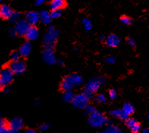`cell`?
Segmentation results:
<instances>
[{
  "instance_id": "cell-1",
  "label": "cell",
  "mask_w": 149,
  "mask_h": 133,
  "mask_svg": "<svg viewBox=\"0 0 149 133\" xmlns=\"http://www.w3.org/2000/svg\"><path fill=\"white\" fill-rule=\"evenodd\" d=\"M107 118L104 116L102 113L96 110L92 114L89 115V118H88V123L90 125L93 127H103V126L108 124Z\"/></svg>"
},
{
  "instance_id": "cell-2",
  "label": "cell",
  "mask_w": 149,
  "mask_h": 133,
  "mask_svg": "<svg viewBox=\"0 0 149 133\" xmlns=\"http://www.w3.org/2000/svg\"><path fill=\"white\" fill-rule=\"evenodd\" d=\"M107 80L104 77H94L92 78L91 79H90L87 84L85 85V89L86 90L90 91L91 92H92L93 93H94L95 92L98 91V90L99 89L102 85H104L106 83Z\"/></svg>"
},
{
  "instance_id": "cell-3",
  "label": "cell",
  "mask_w": 149,
  "mask_h": 133,
  "mask_svg": "<svg viewBox=\"0 0 149 133\" xmlns=\"http://www.w3.org/2000/svg\"><path fill=\"white\" fill-rule=\"evenodd\" d=\"M43 59L46 63L49 65H53L57 63V57L54 51V46L44 45V49L43 51Z\"/></svg>"
},
{
  "instance_id": "cell-4",
  "label": "cell",
  "mask_w": 149,
  "mask_h": 133,
  "mask_svg": "<svg viewBox=\"0 0 149 133\" xmlns=\"http://www.w3.org/2000/svg\"><path fill=\"white\" fill-rule=\"evenodd\" d=\"M59 32L57 29L53 26H50L49 30L45 33L43 36V43L46 46H54L55 42L57 41V37H58Z\"/></svg>"
},
{
  "instance_id": "cell-5",
  "label": "cell",
  "mask_w": 149,
  "mask_h": 133,
  "mask_svg": "<svg viewBox=\"0 0 149 133\" xmlns=\"http://www.w3.org/2000/svg\"><path fill=\"white\" fill-rule=\"evenodd\" d=\"M8 68L14 75H22L26 71V63L22 60H18L15 61H10L8 65Z\"/></svg>"
},
{
  "instance_id": "cell-6",
  "label": "cell",
  "mask_w": 149,
  "mask_h": 133,
  "mask_svg": "<svg viewBox=\"0 0 149 133\" xmlns=\"http://www.w3.org/2000/svg\"><path fill=\"white\" fill-rule=\"evenodd\" d=\"M90 99L83 93L75 95L72 101L73 105L78 109H85L88 105Z\"/></svg>"
},
{
  "instance_id": "cell-7",
  "label": "cell",
  "mask_w": 149,
  "mask_h": 133,
  "mask_svg": "<svg viewBox=\"0 0 149 133\" xmlns=\"http://www.w3.org/2000/svg\"><path fill=\"white\" fill-rule=\"evenodd\" d=\"M14 74L8 67L4 68L0 71V82L3 86H8L13 80Z\"/></svg>"
},
{
  "instance_id": "cell-8",
  "label": "cell",
  "mask_w": 149,
  "mask_h": 133,
  "mask_svg": "<svg viewBox=\"0 0 149 133\" xmlns=\"http://www.w3.org/2000/svg\"><path fill=\"white\" fill-rule=\"evenodd\" d=\"M29 27H30V25L26 20L21 19L20 21H19L17 23L15 24L14 29H15V33L17 36H24Z\"/></svg>"
},
{
  "instance_id": "cell-9",
  "label": "cell",
  "mask_w": 149,
  "mask_h": 133,
  "mask_svg": "<svg viewBox=\"0 0 149 133\" xmlns=\"http://www.w3.org/2000/svg\"><path fill=\"white\" fill-rule=\"evenodd\" d=\"M74 86H75V85H74V81H73L71 75L65 77L63 80L61 81V83H60V88L63 92L72 91Z\"/></svg>"
},
{
  "instance_id": "cell-10",
  "label": "cell",
  "mask_w": 149,
  "mask_h": 133,
  "mask_svg": "<svg viewBox=\"0 0 149 133\" xmlns=\"http://www.w3.org/2000/svg\"><path fill=\"white\" fill-rule=\"evenodd\" d=\"M126 125L132 133H139L141 130L140 122L132 118H129L126 120Z\"/></svg>"
},
{
  "instance_id": "cell-11",
  "label": "cell",
  "mask_w": 149,
  "mask_h": 133,
  "mask_svg": "<svg viewBox=\"0 0 149 133\" xmlns=\"http://www.w3.org/2000/svg\"><path fill=\"white\" fill-rule=\"evenodd\" d=\"M25 20L29 24L30 26H36V24L40 21V14L36 11H29L26 13Z\"/></svg>"
},
{
  "instance_id": "cell-12",
  "label": "cell",
  "mask_w": 149,
  "mask_h": 133,
  "mask_svg": "<svg viewBox=\"0 0 149 133\" xmlns=\"http://www.w3.org/2000/svg\"><path fill=\"white\" fill-rule=\"evenodd\" d=\"M13 10L10 6L5 4L0 5V18L4 20H7L10 18Z\"/></svg>"
},
{
  "instance_id": "cell-13",
  "label": "cell",
  "mask_w": 149,
  "mask_h": 133,
  "mask_svg": "<svg viewBox=\"0 0 149 133\" xmlns=\"http://www.w3.org/2000/svg\"><path fill=\"white\" fill-rule=\"evenodd\" d=\"M24 37L28 41H33V40H37L38 38L39 37L38 28L36 26H30Z\"/></svg>"
},
{
  "instance_id": "cell-14",
  "label": "cell",
  "mask_w": 149,
  "mask_h": 133,
  "mask_svg": "<svg viewBox=\"0 0 149 133\" xmlns=\"http://www.w3.org/2000/svg\"><path fill=\"white\" fill-rule=\"evenodd\" d=\"M104 41L107 47H111V48H115L119 45L120 40L117 35L112 33V34L109 35L107 37H106Z\"/></svg>"
},
{
  "instance_id": "cell-15",
  "label": "cell",
  "mask_w": 149,
  "mask_h": 133,
  "mask_svg": "<svg viewBox=\"0 0 149 133\" xmlns=\"http://www.w3.org/2000/svg\"><path fill=\"white\" fill-rule=\"evenodd\" d=\"M67 6L66 0H52L49 3V8L51 10H61Z\"/></svg>"
},
{
  "instance_id": "cell-16",
  "label": "cell",
  "mask_w": 149,
  "mask_h": 133,
  "mask_svg": "<svg viewBox=\"0 0 149 133\" xmlns=\"http://www.w3.org/2000/svg\"><path fill=\"white\" fill-rule=\"evenodd\" d=\"M24 126V121L23 120L19 117L14 118L10 121L8 124V127L10 129L13 130H16V131H20L22 129Z\"/></svg>"
},
{
  "instance_id": "cell-17",
  "label": "cell",
  "mask_w": 149,
  "mask_h": 133,
  "mask_svg": "<svg viewBox=\"0 0 149 133\" xmlns=\"http://www.w3.org/2000/svg\"><path fill=\"white\" fill-rule=\"evenodd\" d=\"M32 51V46L29 42H25L21 46L19 52L22 57H26L29 55Z\"/></svg>"
},
{
  "instance_id": "cell-18",
  "label": "cell",
  "mask_w": 149,
  "mask_h": 133,
  "mask_svg": "<svg viewBox=\"0 0 149 133\" xmlns=\"http://www.w3.org/2000/svg\"><path fill=\"white\" fill-rule=\"evenodd\" d=\"M121 110L123 113V114L129 118L131 115H132L134 113V106L132 105V104H130V103H126V104H123Z\"/></svg>"
},
{
  "instance_id": "cell-19",
  "label": "cell",
  "mask_w": 149,
  "mask_h": 133,
  "mask_svg": "<svg viewBox=\"0 0 149 133\" xmlns=\"http://www.w3.org/2000/svg\"><path fill=\"white\" fill-rule=\"evenodd\" d=\"M110 115L113 118H119V119L123 120V121H126L127 118H129L127 116H126L124 114H123L121 109H115V110H112V111H110Z\"/></svg>"
},
{
  "instance_id": "cell-20",
  "label": "cell",
  "mask_w": 149,
  "mask_h": 133,
  "mask_svg": "<svg viewBox=\"0 0 149 133\" xmlns=\"http://www.w3.org/2000/svg\"><path fill=\"white\" fill-rule=\"evenodd\" d=\"M74 96H75V94L73 92V91H64L63 94V99L66 103H70V102H72Z\"/></svg>"
},
{
  "instance_id": "cell-21",
  "label": "cell",
  "mask_w": 149,
  "mask_h": 133,
  "mask_svg": "<svg viewBox=\"0 0 149 133\" xmlns=\"http://www.w3.org/2000/svg\"><path fill=\"white\" fill-rule=\"evenodd\" d=\"M40 14V20L43 22L44 24H49V22H51L52 18L50 16V13L47 12V11H43Z\"/></svg>"
},
{
  "instance_id": "cell-22",
  "label": "cell",
  "mask_w": 149,
  "mask_h": 133,
  "mask_svg": "<svg viewBox=\"0 0 149 133\" xmlns=\"http://www.w3.org/2000/svg\"><path fill=\"white\" fill-rule=\"evenodd\" d=\"M104 133H123L117 126L113 125V124H108L107 127L105 129Z\"/></svg>"
},
{
  "instance_id": "cell-23",
  "label": "cell",
  "mask_w": 149,
  "mask_h": 133,
  "mask_svg": "<svg viewBox=\"0 0 149 133\" xmlns=\"http://www.w3.org/2000/svg\"><path fill=\"white\" fill-rule=\"evenodd\" d=\"M71 76H72V79L75 86H79V85L82 84L83 79H82V77L80 75H77V74H73V75H71Z\"/></svg>"
},
{
  "instance_id": "cell-24",
  "label": "cell",
  "mask_w": 149,
  "mask_h": 133,
  "mask_svg": "<svg viewBox=\"0 0 149 133\" xmlns=\"http://www.w3.org/2000/svg\"><path fill=\"white\" fill-rule=\"evenodd\" d=\"M21 14L19 13V12H15V11H13V13L11 15L10 18L9 19V20L10 21L13 23L16 24L19 21L21 20Z\"/></svg>"
},
{
  "instance_id": "cell-25",
  "label": "cell",
  "mask_w": 149,
  "mask_h": 133,
  "mask_svg": "<svg viewBox=\"0 0 149 133\" xmlns=\"http://www.w3.org/2000/svg\"><path fill=\"white\" fill-rule=\"evenodd\" d=\"M120 21L124 25H131L132 24V18L128 16H122L120 18Z\"/></svg>"
},
{
  "instance_id": "cell-26",
  "label": "cell",
  "mask_w": 149,
  "mask_h": 133,
  "mask_svg": "<svg viewBox=\"0 0 149 133\" xmlns=\"http://www.w3.org/2000/svg\"><path fill=\"white\" fill-rule=\"evenodd\" d=\"M21 54L19 53V51L17 50H15V51H13L11 52L10 55V58L11 61H18V60H20L21 59Z\"/></svg>"
},
{
  "instance_id": "cell-27",
  "label": "cell",
  "mask_w": 149,
  "mask_h": 133,
  "mask_svg": "<svg viewBox=\"0 0 149 133\" xmlns=\"http://www.w3.org/2000/svg\"><path fill=\"white\" fill-rule=\"evenodd\" d=\"M8 128V123L2 118H0V133H4Z\"/></svg>"
},
{
  "instance_id": "cell-28",
  "label": "cell",
  "mask_w": 149,
  "mask_h": 133,
  "mask_svg": "<svg viewBox=\"0 0 149 133\" xmlns=\"http://www.w3.org/2000/svg\"><path fill=\"white\" fill-rule=\"evenodd\" d=\"M107 100V98L105 96V95L104 93H100V94H98L95 98V101L97 103H99V104H102V103H104Z\"/></svg>"
},
{
  "instance_id": "cell-29",
  "label": "cell",
  "mask_w": 149,
  "mask_h": 133,
  "mask_svg": "<svg viewBox=\"0 0 149 133\" xmlns=\"http://www.w3.org/2000/svg\"><path fill=\"white\" fill-rule=\"evenodd\" d=\"M61 10H52L50 16L52 19H58L61 16Z\"/></svg>"
},
{
  "instance_id": "cell-30",
  "label": "cell",
  "mask_w": 149,
  "mask_h": 133,
  "mask_svg": "<svg viewBox=\"0 0 149 133\" xmlns=\"http://www.w3.org/2000/svg\"><path fill=\"white\" fill-rule=\"evenodd\" d=\"M118 96V92L115 89H111L109 91V98L110 100L113 101L114 99H116Z\"/></svg>"
},
{
  "instance_id": "cell-31",
  "label": "cell",
  "mask_w": 149,
  "mask_h": 133,
  "mask_svg": "<svg viewBox=\"0 0 149 133\" xmlns=\"http://www.w3.org/2000/svg\"><path fill=\"white\" fill-rule=\"evenodd\" d=\"M82 24H84V26H85V29H86L87 30H90V29L92 28V24H91V22L90 20H88V19H84L83 20H82Z\"/></svg>"
},
{
  "instance_id": "cell-32",
  "label": "cell",
  "mask_w": 149,
  "mask_h": 133,
  "mask_svg": "<svg viewBox=\"0 0 149 133\" xmlns=\"http://www.w3.org/2000/svg\"><path fill=\"white\" fill-rule=\"evenodd\" d=\"M85 109V111H86L87 114H88V116L91 114H92V113H93L94 112H95L97 110V109L95 108V107H93V106H92V105H89V104H88V105L87 106Z\"/></svg>"
},
{
  "instance_id": "cell-33",
  "label": "cell",
  "mask_w": 149,
  "mask_h": 133,
  "mask_svg": "<svg viewBox=\"0 0 149 133\" xmlns=\"http://www.w3.org/2000/svg\"><path fill=\"white\" fill-rule=\"evenodd\" d=\"M49 127H50V125L49 124L44 123V124H42L39 126V130L40 132H46L49 130Z\"/></svg>"
},
{
  "instance_id": "cell-34",
  "label": "cell",
  "mask_w": 149,
  "mask_h": 133,
  "mask_svg": "<svg viewBox=\"0 0 149 133\" xmlns=\"http://www.w3.org/2000/svg\"><path fill=\"white\" fill-rule=\"evenodd\" d=\"M127 43H129V45L131 46V47H135L136 45V42L135 40H134V38L132 37H129L127 38Z\"/></svg>"
},
{
  "instance_id": "cell-35",
  "label": "cell",
  "mask_w": 149,
  "mask_h": 133,
  "mask_svg": "<svg viewBox=\"0 0 149 133\" xmlns=\"http://www.w3.org/2000/svg\"><path fill=\"white\" fill-rule=\"evenodd\" d=\"M82 93H83L84 94H85V96H86L89 99H92L93 96V93L92 92L90 91L86 90V89H84L83 91H82Z\"/></svg>"
},
{
  "instance_id": "cell-36",
  "label": "cell",
  "mask_w": 149,
  "mask_h": 133,
  "mask_svg": "<svg viewBox=\"0 0 149 133\" xmlns=\"http://www.w3.org/2000/svg\"><path fill=\"white\" fill-rule=\"evenodd\" d=\"M106 62L108 64H111V65H112V64H114L115 62H116V59H115V57L110 56V57H107Z\"/></svg>"
},
{
  "instance_id": "cell-37",
  "label": "cell",
  "mask_w": 149,
  "mask_h": 133,
  "mask_svg": "<svg viewBox=\"0 0 149 133\" xmlns=\"http://www.w3.org/2000/svg\"><path fill=\"white\" fill-rule=\"evenodd\" d=\"M2 91L5 92V93H10V92L11 91V89H10V88L9 87V85H8V86L4 87L3 89H2Z\"/></svg>"
},
{
  "instance_id": "cell-38",
  "label": "cell",
  "mask_w": 149,
  "mask_h": 133,
  "mask_svg": "<svg viewBox=\"0 0 149 133\" xmlns=\"http://www.w3.org/2000/svg\"><path fill=\"white\" fill-rule=\"evenodd\" d=\"M4 133H20V131H16V130H13L8 128Z\"/></svg>"
},
{
  "instance_id": "cell-39",
  "label": "cell",
  "mask_w": 149,
  "mask_h": 133,
  "mask_svg": "<svg viewBox=\"0 0 149 133\" xmlns=\"http://www.w3.org/2000/svg\"><path fill=\"white\" fill-rule=\"evenodd\" d=\"M10 36H15V35H16V33H15V29L13 28H12V29H10Z\"/></svg>"
},
{
  "instance_id": "cell-40",
  "label": "cell",
  "mask_w": 149,
  "mask_h": 133,
  "mask_svg": "<svg viewBox=\"0 0 149 133\" xmlns=\"http://www.w3.org/2000/svg\"><path fill=\"white\" fill-rule=\"evenodd\" d=\"M24 133H38L37 132L35 131L34 130H31V129H28L26 131L24 132Z\"/></svg>"
},
{
  "instance_id": "cell-41",
  "label": "cell",
  "mask_w": 149,
  "mask_h": 133,
  "mask_svg": "<svg viewBox=\"0 0 149 133\" xmlns=\"http://www.w3.org/2000/svg\"><path fill=\"white\" fill-rule=\"evenodd\" d=\"M45 0H36V5H40L44 2Z\"/></svg>"
},
{
  "instance_id": "cell-42",
  "label": "cell",
  "mask_w": 149,
  "mask_h": 133,
  "mask_svg": "<svg viewBox=\"0 0 149 133\" xmlns=\"http://www.w3.org/2000/svg\"><path fill=\"white\" fill-rule=\"evenodd\" d=\"M57 63H58V65H61V66H63V65H65V62L63 61V60H59L58 61H57Z\"/></svg>"
},
{
  "instance_id": "cell-43",
  "label": "cell",
  "mask_w": 149,
  "mask_h": 133,
  "mask_svg": "<svg viewBox=\"0 0 149 133\" xmlns=\"http://www.w3.org/2000/svg\"><path fill=\"white\" fill-rule=\"evenodd\" d=\"M142 133H149V129L145 128L142 130Z\"/></svg>"
},
{
  "instance_id": "cell-44",
  "label": "cell",
  "mask_w": 149,
  "mask_h": 133,
  "mask_svg": "<svg viewBox=\"0 0 149 133\" xmlns=\"http://www.w3.org/2000/svg\"><path fill=\"white\" fill-rule=\"evenodd\" d=\"M3 88H4L3 85H2V84L1 83V82H0V92L2 91V89H3Z\"/></svg>"
},
{
  "instance_id": "cell-45",
  "label": "cell",
  "mask_w": 149,
  "mask_h": 133,
  "mask_svg": "<svg viewBox=\"0 0 149 133\" xmlns=\"http://www.w3.org/2000/svg\"><path fill=\"white\" fill-rule=\"evenodd\" d=\"M35 104H36V106H38V104H40V102H39L38 101L36 100V102H35Z\"/></svg>"
},
{
  "instance_id": "cell-46",
  "label": "cell",
  "mask_w": 149,
  "mask_h": 133,
  "mask_svg": "<svg viewBox=\"0 0 149 133\" xmlns=\"http://www.w3.org/2000/svg\"><path fill=\"white\" fill-rule=\"evenodd\" d=\"M148 119H149V113H148Z\"/></svg>"
},
{
  "instance_id": "cell-47",
  "label": "cell",
  "mask_w": 149,
  "mask_h": 133,
  "mask_svg": "<svg viewBox=\"0 0 149 133\" xmlns=\"http://www.w3.org/2000/svg\"><path fill=\"white\" fill-rule=\"evenodd\" d=\"M2 2V0H0V2Z\"/></svg>"
},
{
  "instance_id": "cell-48",
  "label": "cell",
  "mask_w": 149,
  "mask_h": 133,
  "mask_svg": "<svg viewBox=\"0 0 149 133\" xmlns=\"http://www.w3.org/2000/svg\"><path fill=\"white\" fill-rule=\"evenodd\" d=\"M0 118H1V115H0Z\"/></svg>"
},
{
  "instance_id": "cell-49",
  "label": "cell",
  "mask_w": 149,
  "mask_h": 133,
  "mask_svg": "<svg viewBox=\"0 0 149 133\" xmlns=\"http://www.w3.org/2000/svg\"><path fill=\"white\" fill-rule=\"evenodd\" d=\"M98 133H104V132H98Z\"/></svg>"
}]
</instances>
